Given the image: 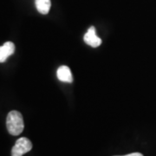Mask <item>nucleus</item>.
<instances>
[{
  "label": "nucleus",
  "mask_w": 156,
  "mask_h": 156,
  "mask_svg": "<svg viewBox=\"0 0 156 156\" xmlns=\"http://www.w3.org/2000/svg\"><path fill=\"white\" fill-rule=\"evenodd\" d=\"M6 127L11 135H19L23 131L24 124L21 113L16 110L11 111L6 118Z\"/></svg>",
  "instance_id": "nucleus-1"
},
{
  "label": "nucleus",
  "mask_w": 156,
  "mask_h": 156,
  "mask_svg": "<svg viewBox=\"0 0 156 156\" xmlns=\"http://www.w3.org/2000/svg\"><path fill=\"white\" fill-rule=\"evenodd\" d=\"M32 148L31 141L26 138L22 137L16 141V144L11 149V156H23L24 154L28 153Z\"/></svg>",
  "instance_id": "nucleus-2"
},
{
  "label": "nucleus",
  "mask_w": 156,
  "mask_h": 156,
  "mask_svg": "<svg viewBox=\"0 0 156 156\" xmlns=\"http://www.w3.org/2000/svg\"><path fill=\"white\" fill-rule=\"evenodd\" d=\"M83 40L87 44H89L93 48H96L100 46L101 44V39L98 37L97 35L95 34V29L94 26H91L88 30L87 33L84 35Z\"/></svg>",
  "instance_id": "nucleus-3"
},
{
  "label": "nucleus",
  "mask_w": 156,
  "mask_h": 156,
  "mask_svg": "<svg viewBox=\"0 0 156 156\" xmlns=\"http://www.w3.org/2000/svg\"><path fill=\"white\" fill-rule=\"evenodd\" d=\"M15 45L11 42H6L3 46H0V62H5L6 59L14 54Z\"/></svg>",
  "instance_id": "nucleus-4"
},
{
  "label": "nucleus",
  "mask_w": 156,
  "mask_h": 156,
  "mask_svg": "<svg viewBox=\"0 0 156 156\" xmlns=\"http://www.w3.org/2000/svg\"><path fill=\"white\" fill-rule=\"evenodd\" d=\"M56 76L57 78L62 81V82H65V83H72L73 76L72 73L70 69L68 66H61L58 68L57 71H56Z\"/></svg>",
  "instance_id": "nucleus-5"
},
{
  "label": "nucleus",
  "mask_w": 156,
  "mask_h": 156,
  "mask_svg": "<svg viewBox=\"0 0 156 156\" xmlns=\"http://www.w3.org/2000/svg\"><path fill=\"white\" fill-rule=\"evenodd\" d=\"M35 5L39 13L46 15L50 10L51 2L50 0H35Z\"/></svg>",
  "instance_id": "nucleus-6"
},
{
  "label": "nucleus",
  "mask_w": 156,
  "mask_h": 156,
  "mask_svg": "<svg viewBox=\"0 0 156 156\" xmlns=\"http://www.w3.org/2000/svg\"><path fill=\"white\" fill-rule=\"evenodd\" d=\"M123 156H143V154H140V153H133V154H129Z\"/></svg>",
  "instance_id": "nucleus-7"
}]
</instances>
